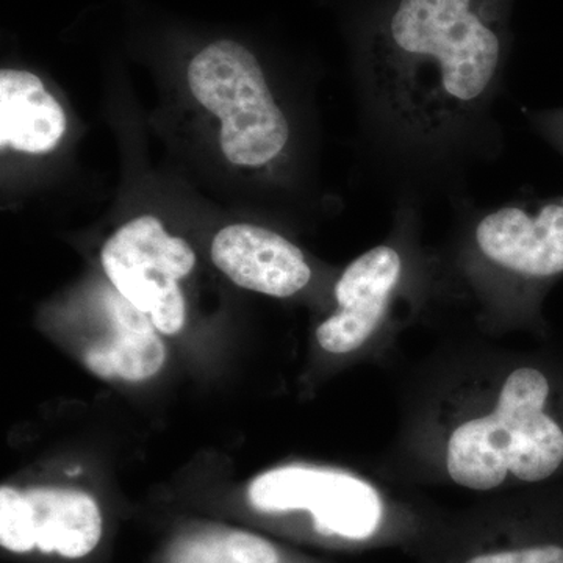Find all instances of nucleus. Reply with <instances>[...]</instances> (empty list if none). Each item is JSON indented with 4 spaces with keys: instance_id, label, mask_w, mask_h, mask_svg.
I'll return each mask as SVG.
<instances>
[{
    "instance_id": "1",
    "label": "nucleus",
    "mask_w": 563,
    "mask_h": 563,
    "mask_svg": "<svg viewBox=\"0 0 563 563\" xmlns=\"http://www.w3.org/2000/svg\"><path fill=\"white\" fill-rule=\"evenodd\" d=\"M495 0H398L373 55L384 128L410 150L444 152L484 114L501 76Z\"/></svg>"
},
{
    "instance_id": "2",
    "label": "nucleus",
    "mask_w": 563,
    "mask_h": 563,
    "mask_svg": "<svg viewBox=\"0 0 563 563\" xmlns=\"http://www.w3.org/2000/svg\"><path fill=\"white\" fill-rule=\"evenodd\" d=\"M548 374L515 369L487 417L463 422L451 435L446 468L454 483L492 490L512 473L525 483H543L563 466V426L548 412Z\"/></svg>"
},
{
    "instance_id": "3",
    "label": "nucleus",
    "mask_w": 563,
    "mask_h": 563,
    "mask_svg": "<svg viewBox=\"0 0 563 563\" xmlns=\"http://www.w3.org/2000/svg\"><path fill=\"white\" fill-rule=\"evenodd\" d=\"M196 101L220 118L221 150L233 165H268L287 146L290 124L257 58L231 40L211 43L188 66Z\"/></svg>"
},
{
    "instance_id": "4",
    "label": "nucleus",
    "mask_w": 563,
    "mask_h": 563,
    "mask_svg": "<svg viewBox=\"0 0 563 563\" xmlns=\"http://www.w3.org/2000/svg\"><path fill=\"white\" fill-rule=\"evenodd\" d=\"M196 265L190 244L165 232L155 217H139L118 229L102 250V266L114 290L158 332L176 335L187 317L179 280Z\"/></svg>"
},
{
    "instance_id": "5",
    "label": "nucleus",
    "mask_w": 563,
    "mask_h": 563,
    "mask_svg": "<svg viewBox=\"0 0 563 563\" xmlns=\"http://www.w3.org/2000/svg\"><path fill=\"white\" fill-rule=\"evenodd\" d=\"M247 498L262 512L309 510L324 536L365 540L383 521L384 507L372 485L351 474L284 466L255 477Z\"/></svg>"
},
{
    "instance_id": "6",
    "label": "nucleus",
    "mask_w": 563,
    "mask_h": 563,
    "mask_svg": "<svg viewBox=\"0 0 563 563\" xmlns=\"http://www.w3.org/2000/svg\"><path fill=\"white\" fill-rule=\"evenodd\" d=\"M102 537V515L90 495L58 488H0V544L11 553L85 558Z\"/></svg>"
},
{
    "instance_id": "7",
    "label": "nucleus",
    "mask_w": 563,
    "mask_h": 563,
    "mask_svg": "<svg viewBox=\"0 0 563 563\" xmlns=\"http://www.w3.org/2000/svg\"><path fill=\"white\" fill-rule=\"evenodd\" d=\"M485 261L526 280L563 274V198L510 203L488 211L474 228Z\"/></svg>"
},
{
    "instance_id": "8",
    "label": "nucleus",
    "mask_w": 563,
    "mask_h": 563,
    "mask_svg": "<svg viewBox=\"0 0 563 563\" xmlns=\"http://www.w3.org/2000/svg\"><path fill=\"white\" fill-rule=\"evenodd\" d=\"M401 274V254L387 244L355 258L335 285L339 309L318 325L322 350L346 354L368 342L387 313Z\"/></svg>"
},
{
    "instance_id": "9",
    "label": "nucleus",
    "mask_w": 563,
    "mask_h": 563,
    "mask_svg": "<svg viewBox=\"0 0 563 563\" xmlns=\"http://www.w3.org/2000/svg\"><path fill=\"white\" fill-rule=\"evenodd\" d=\"M211 261L239 287L274 298H290L312 279L302 251L258 225L222 229L211 243Z\"/></svg>"
},
{
    "instance_id": "10",
    "label": "nucleus",
    "mask_w": 563,
    "mask_h": 563,
    "mask_svg": "<svg viewBox=\"0 0 563 563\" xmlns=\"http://www.w3.org/2000/svg\"><path fill=\"white\" fill-rule=\"evenodd\" d=\"M109 314L110 333L85 351V365L102 379H151L166 358L165 344L154 322L118 291L109 292Z\"/></svg>"
},
{
    "instance_id": "11",
    "label": "nucleus",
    "mask_w": 563,
    "mask_h": 563,
    "mask_svg": "<svg viewBox=\"0 0 563 563\" xmlns=\"http://www.w3.org/2000/svg\"><path fill=\"white\" fill-rule=\"evenodd\" d=\"M60 103L35 74L3 69L0 73V143L27 154H49L66 132Z\"/></svg>"
},
{
    "instance_id": "12",
    "label": "nucleus",
    "mask_w": 563,
    "mask_h": 563,
    "mask_svg": "<svg viewBox=\"0 0 563 563\" xmlns=\"http://www.w3.org/2000/svg\"><path fill=\"white\" fill-rule=\"evenodd\" d=\"M174 563H279V554L262 537L232 531L195 540Z\"/></svg>"
},
{
    "instance_id": "13",
    "label": "nucleus",
    "mask_w": 563,
    "mask_h": 563,
    "mask_svg": "<svg viewBox=\"0 0 563 563\" xmlns=\"http://www.w3.org/2000/svg\"><path fill=\"white\" fill-rule=\"evenodd\" d=\"M465 563H563V542L548 540L515 550L474 555Z\"/></svg>"
},
{
    "instance_id": "14",
    "label": "nucleus",
    "mask_w": 563,
    "mask_h": 563,
    "mask_svg": "<svg viewBox=\"0 0 563 563\" xmlns=\"http://www.w3.org/2000/svg\"><path fill=\"white\" fill-rule=\"evenodd\" d=\"M531 121L540 135L563 155V109L536 111L531 114Z\"/></svg>"
}]
</instances>
